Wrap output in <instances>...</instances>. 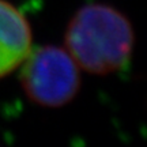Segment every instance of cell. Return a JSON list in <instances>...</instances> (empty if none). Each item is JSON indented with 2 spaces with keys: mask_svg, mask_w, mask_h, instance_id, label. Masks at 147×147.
<instances>
[{
  "mask_svg": "<svg viewBox=\"0 0 147 147\" xmlns=\"http://www.w3.org/2000/svg\"><path fill=\"white\" fill-rule=\"evenodd\" d=\"M134 29L124 14L106 4H87L71 18L65 49L79 68L108 75L124 68L134 49Z\"/></svg>",
  "mask_w": 147,
  "mask_h": 147,
  "instance_id": "cell-1",
  "label": "cell"
},
{
  "mask_svg": "<svg viewBox=\"0 0 147 147\" xmlns=\"http://www.w3.org/2000/svg\"><path fill=\"white\" fill-rule=\"evenodd\" d=\"M21 67V84L27 98L41 106L60 108L80 87L79 67L65 49L45 45L30 51Z\"/></svg>",
  "mask_w": 147,
  "mask_h": 147,
  "instance_id": "cell-2",
  "label": "cell"
},
{
  "mask_svg": "<svg viewBox=\"0 0 147 147\" xmlns=\"http://www.w3.org/2000/svg\"><path fill=\"white\" fill-rule=\"evenodd\" d=\"M32 29L14 5L0 0V78L15 71L33 48Z\"/></svg>",
  "mask_w": 147,
  "mask_h": 147,
  "instance_id": "cell-3",
  "label": "cell"
}]
</instances>
